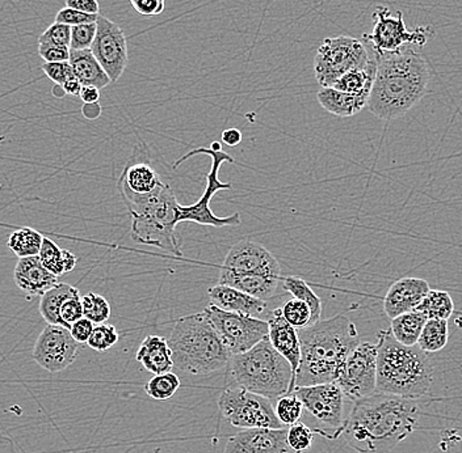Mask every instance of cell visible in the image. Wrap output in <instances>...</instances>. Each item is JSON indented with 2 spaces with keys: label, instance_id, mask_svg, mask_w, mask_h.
Returning <instances> with one entry per match:
<instances>
[{
  "label": "cell",
  "instance_id": "cell-1",
  "mask_svg": "<svg viewBox=\"0 0 462 453\" xmlns=\"http://www.w3.org/2000/svg\"><path fill=\"white\" fill-rule=\"evenodd\" d=\"M418 400L375 392L354 403L342 437L357 453H389L417 429Z\"/></svg>",
  "mask_w": 462,
  "mask_h": 453
},
{
  "label": "cell",
  "instance_id": "cell-2",
  "mask_svg": "<svg viewBox=\"0 0 462 453\" xmlns=\"http://www.w3.org/2000/svg\"><path fill=\"white\" fill-rule=\"evenodd\" d=\"M374 57L377 70L366 108L380 120H397L426 96L431 68L410 45L392 53L374 51Z\"/></svg>",
  "mask_w": 462,
  "mask_h": 453
},
{
  "label": "cell",
  "instance_id": "cell-3",
  "mask_svg": "<svg viewBox=\"0 0 462 453\" xmlns=\"http://www.w3.org/2000/svg\"><path fill=\"white\" fill-rule=\"evenodd\" d=\"M299 336L301 363L296 386L337 382L346 358L361 342L356 325L343 313L299 329Z\"/></svg>",
  "mask_w": 462,
  "mask_h": 453
},
{
  "label": "cell",
  "instance_id": "cell-4",
  "mask_svg": "<svg viewBox=\"0 0 462 453\" xmlns=\"http://www.w3.org/2000/svg\"><path fill=\"white\" fill-rule=\"evenodd\" d=\"M433 382L431 360L418 345L398 342L392 331L377 334V392L404 398L426 396Z\"/></svg>",
  "mask_w": 462,
  "mask_h": 453
},
{
  "label": "cell",
  "instance_id": "cell-5",
  "mask_svg": "<svg viewBox=\"0 0 462 453\" xmlns=\"http://www.w3.org/2000/svg\"><path fill=\"white\" fill-rule=\"evenodd\" d=\"M173 366L192 375L227 367L231 353L204 311L176 320L169 337Z\"/></svg>",
  "mask_w": 462,
  "mask_h": 453
},
{
  "label": "cell",
  "instance_id": "cell-6",
  "mask_svg": "<svg viewBox=\"0 0 462 453\" xmlns=\"http://www.w3.org/2000/svg\"><path fill=\"white\" fill-rule=\"evenodd\" d=\"M132 219V240L152 245L175 256H183L176 232L179 202L172 187L163 184L152 195H135L120 192Z\"/></svg>",
  "mask_w": 462,
  "mask_h": 453
},
{
  "label": "cell",
  "instance_id": "cell-7",
  "mask_svg": "<svg viewBox=\"0 0 462 453\" xmlns=\"http://www.w3.org/2000/svg\"><path fill=\"white\" fill-rule=\"evenodd\" d=\"M227 367L236 385L270 400L293 394L296 388L293 369L268 337L245 353L231 355Z\"/></svg>",
  "mask_w": 462,
  "mask_h": 453
},
{
  "label": "cell",
  "instance_id": "cell-8",
  "mask_svg": "<svg viewBox=\"0 0 462 453\" xmlns=\"http://www.w3.org/2000/svg\"><path fill=\"white\" fill-rule=\"evenodd\" d=\"M282 267L276 257L259 242L242 240L227 253L218 284L238 288L260 300H270L276 293Z\"/></svg>",
  "mask_w": 462,
  "mask_h": 453
},
{
  "label": "cell",
  "instance_id": "cell-9",
  "mask_svg": "<svg viewBox=\"0 0 462 453\" xmlns=\"http://www.w3.org/2000/svg\"><path fill=\"white\" fill-rule=\"evenodd\" d=\"M195 155H209L212 158V168H210L209 173L207 175V187H205L204 193H202V197L196 204H190V206H181V204H179L176 221H178V223H181V222H193V223L201 224V226L216 228L239 226L241 224V215L238 213H233V215L227 216V218H221V216H217L212 212V209H210V201H212L213 195L221 192V190L231 189V184L222 183L219 180V168L226 161L227 163H236V160L230 155H227L226 152L222 151L219 142H213L210 149L200 147V149H192L189 154L181 156L179 160L173 163V168H179L181 163H184V161Z\"/></svg>",
  "mask_w": 462,
  "mask_h": 453
},
{
  "label": "cell",
  "instance_id": "cell-10",
  "mask_svg": "<svg viewBox=\"0 0 462 453\" xmlns=\"http://www.w3.org/2000/svg\"><path fill=\"white\" fill-rule=\"evenodd\" d=\"M371 58L365 42L361 40L348 36L328 37L320 43L314 59L318 85L322 88L334 86L346 72L366 68Z\"/></svg>",
  "mask_w": 462,
  "mask_h": 453
},
{
  "label": "cell",
  "instance_id": "cell-11",
  "mask_svg": "<svg viewBox=\"0 0 462 453\" xmlns=\"http://www.w3.org/2000/svg\"><path fill=\"white\" fill-rule=\"evenodd\" d=\"M222 417L236 429H282L270 398L236 386L222 392L218 400Z\"/></svg>",
  "mask_w": 462,
  "mask_h": 453
},
{
  "label": "cell",
  "instance_id": "cell-12",
  "mask_svg": "<svg viewBox=\"0 0 462 453\" xmlns=\"http://www.w3.org/2000/svg\"><path fill=\"white\" fill-rule=\"evenodd\" d=\"M204 313L215 326L231 355L245 353L258 345L260 340L267 339L270 333V326L265 320L224 311L212 303L204 308Z\"/></svg>",
  "mask_w": 462,
  "mask_h": 453
},
{
  "label": "cell",
  "instance_id": "cell-13",
  "mask_svg": "<svg viewBox=\"0 0 462 453\" xmlns=\"http://www.w3.org/2000/svg\"><path fill=\"white\" fill-rule=\"evenodd\" d=\"M372 17L374 22V31L369 34L364 33L363 41L371 43L374 51L392 53L406 45H417L421 48L435 36V29L431 25L409 31L402 13L400 11L397 16H392V13L385 5L377 7Z\"/></svg>",
  "mask_w": 462,
  "mask_h": 453
},
{
  "label": "cell",
  "instance_id": "cell-14",
  "mask_svg": "<svg viewBox=\"0 0 462 453\" xmlns=\"http://www.w3.org/2000/svg\"><path fill=\"white\" fill-rule=\"evenodd\" d=\"M337 385L352 403L377 392V343L360 342L346 358Z\"/></svg>",
  "mask_w": 462,
  "mask_h": 453
},
{
  "label": "cell",
  "instance_id": "cell-15",
  "mask_svg": "<svg viewBox=\"0 0 462 453\" xmlns=\"http://www.w3.org/2000/svg\"><path fill=\"white\" fill-rule=\"evenodd\" d=\"M293 394L302 401L303 409L310 412L320 425L332 430L334 439L342 437L346 423V397L337 383L296 386Z\"/></svg>",
  "mask_w": 462,
  "mask_h": 453
},
{
  "label": "cell",
  "instance_id": "cell-16",
  "mask_svg": "<svg viewBox=\"0 0 462 453\" xmlns=\"http://www.w3.org/2000/svg\"><path fill=\"white\" fill-rule=\"evenodd\" d=\"M80 343L71 336L70 329L62 325H48L34 343L33 359L51 374L70 367L79 354Z\"/></svg>",
  "mask_w": 462,
  "mask_h": 453
},
{
  "label": "cell",
  "instance_id": "cell-17",
  "mask_svg": "<svg viewBox=\"0 0 462 453\" xmlns=\"http://www.w3.org/2000/svg\"><path fill=\"white\" fill-rule=\"evenodd\" d=\"M97 32L91 51L112 83L117 82L128 66V41L125 32L106 17H97Z\"/></svg>",
  "mask_w": 462,
  "mask_h": 453
},
{
  "label": "cell",
  "instance_id": "cell-18",
  "mask_svg": "<svg viewBox=\"0 0 462 453\" xmlns=\"http://www.w3.org/2000/svg\"><path fill=\"white\" fill-rule=\"evenodd\" d=\"M288 429H247L231 437L225 453H289Z\"/></svg>",
  "mask_w": 462,
  "mask_h": 453
},
{
  "label": "cell",
  "instance_id": "cell-19",
  "mask_svg": "<svg viewBox=\"0 0 462 453\" xmlns=\"http://www.w3.org/2000/svg\"><path fill=\"white\" fill-rule=\"evenodd\" d=\"M431 290L426 279L407 276L390 285L383 298V311L389 319L414 311Z\"/></svg>",
  "mask_w": 462,
  "mask_h": 453
},
{
  "label": "cell",
  "instance_id": "cell-20",
  "mask_svg": "<svg viewBox=\"0 0 462 453\" xmlns=\"http://www.w3.org/2000/svg\"><path fill=\"white\" fill-rule=\"evenodd\" d=\"M270 333L268 339L280 355L288 360L291 369H293L294 379L299 372L300 363H301V342H300L299 329L289 324L282 316V308H277L268 319Z\"/></svg>",
  "mask_w": 462,
  "mask_h": 453
},
{
  "label": "cell",
  "instance_id": "cell-21",
  "mask_svg": "<svg viewBox=\"0 0 462 453\" xmlns=\"http://www.w3.org/2000/svg\"><path fill=\"white\" fill-rule=\"evenodd\" d=\"M14 279L20 290L32 296H42L58 284V276L43 267L39 256L19 258Z\"/></svg>",
  "mask_w": 462,
  "mask_h": 453
},
{
  "label": "cell",
  "instance_id": "cell-22",
  "mask_svg": "<svg viewBox=\"0 0 462 453\" xmlns=\"http://www.w3.org/2000/svg\"><path fill=\"white\" fill-rule=\"evenodd\" d=\"M210 303L221 310L233 312V313L247 314V316H259L267 308L264 300L254 298L238 288L226 285L217 284L208 290Z\"/></svg>",
  "mask_w": 462,
  "mask_h": 453
},
{
  "label": "cell",
  "instance_id": "cell-23",
  "mask_svg": "<svg viewBox=\"0 0 462 453\" xmlns=\"http://www.w3.org/2000/svg\"><path fill=\"white\" fill-rule=\"evenodd\" d=\"M162 183L157 170L144 161H133L124 169L118 180V190L135 195H147L154 193Z\"/></svg>",
  "mask_w": 462,
  "mask_h": 453
},
{
  "label": "cell",
  "instance_id": "cell-24",
  "mask_svg": "<svg viewBox=\"0 0 462 453\" xmlns=\"http://www.w3.org/2000/svg\"><path fill=\"white\" fill-rule=\"evenodd\" d=\"M135 359L154 375L172 372L175 367L169 340L161 336H147L141 342Z\"/></svg>",
  "mask_w": 462,
  "mask_h": 453
},
{
  "label": "cell",
  "instance_id": "cell-25",
  "mask_svg": "<svg viewBox=\"0 0 462 453\" xmlns=\"http://www.w3.org/2000/svg\"><path fill=\"white\" fill-rule=\"evenodd\" d=\"M369 96L371 95L368 94H346L328 86L318 92L317 99L319 105L328 113L346 118L360 113L364 108H366Z\"/></svg>",
  "mask_w": 462,
  "mask_h": 453
},
{
  "label": "cell",
  "instance_id": "cell-26",
  "mask_svg": "<svg viewBox=\"0 0 462 453\" xmlns=\"http://www.w3.org/2000/svg\"><path fill=\"white\" fill-rule=\"evenodd\" d=\"M70 62L75 77L82 83V86H97L103 89L109 85L106 72L101 68L99 60L95 58L91 49L88 50H70Z\"/></svg>",
  "mask_w": 462,
  "mask_h": 453
},
{
  "label": "cell",
  "instance_id": "cell-27",
  "mask_svg": "<svg viewBox=\"0 0 462 453\" xmlns=\"http://www.w3.org/2000/svg\"><path fill=\"white\" fill-rule=\"evenodd\" d=\"M77 293H79V290L68 284H57L51 290L46 291L40 300L39 310L42 319L49 325L65 326L60 319V307L66 300Z\"/></svg>",
  "mask_w": 462,
  "mask_h": 453
},
{
  "label": "cell",
  "instance_id": "cell-28",
  "mask_svg": "<svg viewBox=\"0 0 462 453\" xmlns=\"http://www.w3.org/2000/svg\"><path fill=\"white\" fill-rule=\"evenodd\" d=\"M427 317L414 310L392 319L390 331L398 342L406 346L418 345L419 337L426 324Z\"/></svg>",
  "mask_w": 462,
  "mask_h": 453
},
{
  "label": "cell",
  "instance_id": "cell-29",
  "mask_svg": "<svg viewBox=\"0 0 462 453\" xmlns=\"http://www.w3.org/2000/svg\"><path fill=\"white\" fill-rule=\"evenodd\" d=\"M375 70H377V65H375L374 57L371 58V62L366 68H356L346 72L343 75L332 88L337 89V91L346 92V94H368L371 95L372 86H374Z\"/></svg>",
  "mask_w": 462,
  "mask_h": 453
},
{
  "label": "cell",
  "instance_id": "cell-30",
  "mask_svg": "<svg viewBox=\"0 0 462 453\" xmlns=\"http://www.w3.org/2000/svg\"><path fill=\"white\" fill-rule=\"evenodd\" d=\"M415 310L423 313L427 320H449L455 313V303L447 291L430 290Z\"/></svg>",
  "mask_w": 462,
  "mask_h": 453
},
{
  "label": "cell",
  "instance_id": "cell-31",
  "mask_svg": "<svg viewBox=\"0 0 462 453\" xmlns=\"http://www.w3.org/2000/svg\"><path fill=\"white\" fill-rule=\"evenodd\" d=\"M43 238L45 236H42L39 231L33 230V228H20V230L11 233L10 239H8V248L19 258L39 256Z\"/></svg>",
  "mask_w": 462,
  "mask_h": 453
},
{
  "label": "cell",
  "instance_id": "cell-32",
  "mask_svg": "<svg viewBox=\"0 0 462 453\" xmlns=\"http://www.w3.org/2000/svg\"><path fill=\"white\" fill-rule=\"evenodd\" d=\"M448 339V320H427L419 337L418 346L424 353H438L446 348Z\"/></svg>",
  "mask_w": 462,
  "mask_h": 453
},
{
  "label": "cell",
  "instance_id": "cell-33",
  "mask_svg": "<svg viewBox=\"0 0 462 453\" xmlns=\"http://www.w3.org/2000/svg\"><path fill=\"white\" fill-rule=\"evenodd\" d=\"M282 287L287 290L293 298L308 303L313 313V322H319L322 317V300L311 290L310 285L306 284L300 276H287L282 279Z\"/></svg>",
  "mask_w": 462,
  "mask_h": 453
},
{
  "label": "cell",
  "instance_id": "cell-34",
  "mask_svg": "<svg viewBox=\"0 0 462 453\" xmlns=\"http://www.w3.org/2000/svg\"><path fill=\"white\" fill-rule=\"evenodd\" d=\"M179 388H180V379L173 372L154 375L144 385L146 394L157 401L169 400L175 396Z\"/></svg>",
  "mask_w": 462,
  "mask_h": 453
},
{
  "label": "cell",
  "instance_id": "cell-35",
  "mask_svg": "<svg viewBox=\"0 0 462 453\" xmlns=\"http://www.w3.org/2000/svg\"><path fill=\"white\" fill-rule=\"evenodd\" d=\"M83 314L95 325L104 324L111 317V305L108 300L99 294L88 293L82 296Z\"/></svg>",
  "mask_w": 462,
  "mask_h": 453
},
{
  "label": "cell",
  "instance_id": "cell-36",
  "mask_svg": "<svg viewBox=\"0 0 462 453\" xmlns=\"http://www.w3.org/2000/svg\"><path fill=\"white\" fill-rule=\"evenodd\" d=\"M274 412L282 425L291 426L301 420L303 403L296 394H284V396L277 398Z\"/></svg>",
  "mask_w": 462,
  "mask_h": 453
},
{
  "label": "cell",
  "instance_id": "cell-37",
  "mask_svg": "<svg viewBox=\"0 0 462 453\" xmlns=\"http://www.w3.org/2000/svg\"><path fill=\"white\" fill-rule=\"evenodd\" d=\"M282 316L287 320L289 324L296 329L308 328L313 325V313L308 303L302 302L296 298L288 300L282 308Z\"/></svg>",
  "mask_w": 462,
  "mask_h": 453
},
{
  "label": "cell",
  "instance_id": "cell-38",
  "mask_svg": "<svg viewBox=\"0 0 462 453\" xmlns=\"http://www.w3.org/2000/svg\"><path fill=\"white\" fill-rule=\"evenodd\" d=\"M118 340H120V334L117 329L114 325L104 322V324L95 325L87 345L97 353H106L109 349L114 348Z\"/></svg>",
  "mask_w": 462,
  "mask_h": 453
},
{
  "label": "cell",
  "instance_id": "cell-39",
  "mask_svg": "<svg viewBox=\"0 0 462 453\" xmlns=\"http://www.w3.org/2000/svg\"><path fill=\"white\" fill-rule=\"evenodd\" d=\"M40 259H42L43 267L56 276L65 274V267H63V249L51 240L49 238H43L42 250H40Z\"/></svg>",
  "mask_w": 462,
  "mask_h": 453
},
{
  "label": "cell",
  "instance_id": "cell-40",
  "mask_svg": "<svg viewBox=\"0 0 462 453\" xmlns=\"http://www.w3.org/2000/svg\"><path fill=\"white\" fill-rule=\"evenodd\" d=\"M316 434V430L310 429L305 423H294L288 429L289 448L296 453L308 451L313 446L314 435Z\"/></svg>",
  "mask_w": 462,
  "mask_h": 453
},
{
  "label": "cell",
  "instance_id": "cell-41",
  "mask_svg": "<svg viewBox=\"0 0 462 453\" xmlns=\"http://www.w3.org/2000/svg\"><path fill=\"white\" fill-rule=\"evenodd\" d=\"M97 23L71 27L70 50H88L97 37Z\"/></svg>",
  "mask_w": 462,
  "mask_h": 453
},
{
  "label": "cell",
  "instance_id": "cell-42",
  "mask_svg": "<svg viewBox=\"0 0 462 453\" xmlns=\"http://www.w3.org/2000/svg\"><path fill=\"white\" fill-rule=\"evenodd\" d=\"M71 27L60 23L54 22L51 27L45 29V32L39 37V43L46 45L66 46L70 48Z\"/></svg>",
  "mask_w": 462,
  "mask_h": 453
},
{
  "label": "cell",
  "instance_id": "cell-43",
  "mask_svg": "<svg viewBox=\"0 0 462 453\" xmlns=\"http://www.w3.org/2000/svg\"><path fill=\"white\" fill-rule=\"evenodd\" d=\"M82 317H85L82 296H80V293H77L63 303L62 307H60V319H62L66 328L70 329V326Z\"/></svg>",
  "mask_w": 462,
  "mask_h": 453
},
{
  "label": "cell",
  "instance_id": "cell-44",
  "mask_svg": "<svg viewBox=\"0 0 462 453\" xmlns=\"http://www.w3.org/2000/svg\"><path fill=\"white\" fill-rule=\"evenodd\" d=\"M42 71L51 82H54V85L63 86L68 80L75 77L70 62H43Z\"/></svg>",
  "mask_w": 462,
  "mask_h": 453
},
{
  "label": "cell",
  "instance_id": "cell-45",
  "mask_svg": "<svg viewBox=\"0 0 462 453\" xmlns=\"http://www.w3.org/2000/svg\"><path fill=\"white\" fill-rule=\"evenodd\" d=\"M97 17H99V14L80 13V11L65 7L56 14V23L69 25V27H77V25L91 24V23H97Z\"/></svg>",
  "mask_w": 462,
  "mask_h": 453
},
{
  "label": "cell",
  "instance_id": "cell-46",
  "mask_svg": "<svg viewBox=\"0 0 462 453\" xmlns=\"http://www.w3.org/2000/svg\"><path fill=\"white\" fill-rule=\"evenodd\" d=\"M39 54L42 58L43 62H69V59H70V48L39 43Z\"/></svg>",
  "mask_w": 462,
  "mask_h": 453
},
{
  "label": "cell",
  "instance_id": "cell-47",
  "mask_svg": "<svg viewBox=\"0 0 462 453\" xmlns=\"http://www.w3.org/2000/svg\"><path fill=\"white\" fill-rule=\"evenodd\" d=\"M132 7L144 17L158 16L166 7V0H130Z\"/></svg>",
  "mask_w": 462,
  "mask_h": 453
},
{
  "label": "cell",
  "instance_id": "cell-48",
  "mask_svg": "<svg viewBox=\"0 0 462 453\" xmlns=\"http://www.w3.org/2000/svg\"><path fill=\"white\" fill-rule=\"evenodd\" d=\"M94 328L95 324L91 320L82 317V319L78 320V322H75L74 324L70 326V333L71 336L74 337V340L82 345V343L88 342L89 337H91L92 331H94Z\"/></svg>",
  "mask_w": 462,
  "mask_h": 453
},
{
  "label": "cell",
  "instance_id": "cell-49",
  "mask_svg": "<svg viewBox=\"0 0 462 453\" xmlns=\"http://www.w3.org/2000/svg\"><path fill=\"white\" fill-rule=\"evenodd\" d=\"M66 7L80 13L100 14V5L97 0H66Z\"/></svg>",
  "mask_w": 462,
  "mask_h": 453
},
{
  "label": "cell",
  "instance_id": "cell-50",
  "mask_svg": "<svg viewBox=\"0 0 462 453\" xmlns=\"http://www.w3.org/2000/svg\"><path fill=\"white\" fill-rule=\"evenodd\" d=\"M222 142L229 147H236L242 142V132L241 130L231 128L225 130L221 135Z\"/></svg>",
  "mask_w": 462,
  "mask_h": 453
},
{
  "label": "cell",
  "instance_id": "cell-51",
  "mask_svg": "<svg viewBox=\"0 0 462 453\" xmlns=\"http://www.w3.org/2000/svg\"><path fill=\"white\" fill-rule=\"evenodd\" d=\"M79 97L85 104L99 103L100 89L97 86H83Z\"/></svg>",
  "mask_w": 462,
  "mask_h": 453
},
{
  "label": "cell",
  "instance_id": "cell-52",
  "mask_svg": "<svg viewBox=\"0 0 462 453\" xmlns=\"http://www.w3.org/2000/svg\"><path fill=\"white\" fill-rule=\"evenodd\" d=\"M101 112H103V109H101L99 103L85 104L82 106V114L89 121L97 120L101 115Z\"/></svg>",
  "mask_w": 462,
  "mask_h": 453
},
{
  "label": "cell",
  "instance_id": "cell-53",
  "mask_svg": "<svg viewBox=\"0 0 462 453\" xmlns=\"http://www.w3.org/2000/svg\"><path fill=\"white\" fill-rule=\"evenodd\" d=\"M62 86L65 89L66 95H70V96H79L80 91L83 88L82 83L77 77L68 80Z\"/></svg>",
  "mask_w": 462,
  "mask_h": 453
},
{
  "label": "cell",
  "instance_id": "cell-54",
  "mask_svg": "<svg viewBox=\"0 0 462 453\" xmlns=\"http://www.w3.org/2000/svg\"><path fill=\"white\" fill-rule=\"evenodd\" d=\"M77 256L72 255L70 250L63 249V267H65V273H70L77 267Z\"/></svg>",
  "mask_w": 462,
  "mask_h": 453
},
{
  "label": "cell",
  "instance_id": "cell-55",
  "mask_svg": "<svg viewBox=\"0 0 462 453\" xmlns=\"http://www.w3.org/2000/svg\"><path fill=\"white\" fill-rule=\"evenodd\" d=\"M53 95L56 97H65L66 92H65V89H63L62 86L56 85V86H54V88H53Z\"/></svg>",
  "mask_w": 462,
  "mask_h": 453
}]
</instances>
